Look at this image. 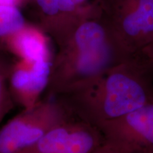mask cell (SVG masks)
<instances>
[{
	"instance_id": "obj_1",
	"label": "cell",
	"mask_w": 153,
	"mask_h": 153,
	"mask_svg": "<svg viewBox=\"0 0 153 153\" xmlns=\"http://www.w3.org/2000/svg\"><path fill=\"white\" fill-rule=\"evenodd\" d=\"M55 97L74 116L99 129L153 101V61L143 49L84 87Z\"/></svg>"
},
{
	"instance_id": "obj_2",
	"label": "cell",
	"mask_w": 153,
	"mask_h": 153,
	"mask_svg": "<svg viewBox=\"0 0 153 153\" xmlns=\"http://www.w3.org/2000/svg\"><path fill=\"white\" fill-rule=\"evenodd\" d=\"M57 45L44 96L59 97L75 91L126 59L101 16L82 22Z\"/></svg>"
},
{
	"instance_id": "obj_3",
	"label": "cell",
	"mask_w": 153,
	"mask_h": 153,
	"mask_svg": "<svg viewBox=\"0 0 153 153\" xmlns=\"http://www.w3.org/2000/svg\"><path fill=\"white\" fill-rule=\"evenodd\" d=\"M101 18L125 58L153 41V0H97Z\"/></svg>"
},
{
	"instance_id": "obj_4",
	"label": "cell",
	"mask_w": 153,
	"mask_h": 153,
	"mask_svg": "<svg viewBox=\"0 0 153 153\" xmlns=\"http://www.w3.org/2000/svg\"><path fill=\"white\" fill-rule=\"evenodd\" d=\"M72 115L58 98L43 96L0 127V153H23Z\"/></svg>"
},
{
	"instance_id": "obj_5",
	"label": "cell",
	"mask_w": 153,
	"mask_h": 153,
	"mask_svg": "<svg viewBox=\"0 0 153 153\" xmlns=\"http://www.w3.org/2000/svg\"><path fill=\"white\" fill-rule=\"evenodd\" d=\"M105 140L100 130L72 115L23 153H91Z\"/></svg>"
},
{
	"instance_id": "obj_6",
	"label": "cell",
	"mask_w": 153,
	"mask_h": 153,
	"mask_svg": "<svg viewBox=\"0 0 153 153\" xmlns=\"http://www.w3.org/2000/svg\"><path fill=\"white\" fill-rule=\"evenodd\" d=\"M105 138L132 153H153V101L99 128Z\"/></svg>"
},
{
	"instance_id": "obj_7",
	"label": "cell",
	"mask_w": 153,
	"mask_h": 153,
	"mask_svg": "<svg viewBox=\"0 0 153 153\" xmlns=\"http://www.w3.org/2000/svg\"><path fill=\"white\" fill-rule=\"evenodd\" d=\"M38 26L57 43L87 19L99 17L101 9L97 0L85 7H76L70 0H36Z\"/></svg>"
},
{
	"instance_id": "obj_8",
	"label": "cell",
	"mask_w": 153,
	"mask_h": 153,
	"mask_svg": "<svg viewBox=\"0 0 153 153\" xmlns=\"http://www.w3.org/2000/svg\"><path fill=\"white\" fill-rule=\"evenodd\" d=\"M53 58L14 59L9 75V89L16 106L28 108L43 98L49 83Z\"/></svg>"
},
{
	"instance_id": "obj_9",
	"label": "cell",
	"mask_w": 153,
	"mask_h": 153,
	"mask_svg": "<svg viewBox=\"0 0 153 153\" xmlns=\"http://www.w3.org/2000/svg\"><path fill=\"white\" fill-rule=\"evenodd\" d=\"M51 38L38 24L26 22L6 40L2 51L16 60L53 58Z\"/></svg>"
},
{
	"instance_id": "obj_10",
	"label": "cell",
	"mask_w": 153,
	"mask_h": 153,
	"mask_svg": "<svg viewBox=\"0 0 153 153\" xmlns=\"http://www.w3.org/2000/svg\"><path fill=\"white\" fill-rule=\"evenodd\" d=\"M13 60L0 50V125L5 116L16 106L9 89V75Z\"/></svg>"
},
{
	"instance_id": "obj_11",
	"label": "cell",
	"mask_w": 153,
	"mask_h": 153,
	"mask_svg": "<svg viewBox=\"0 0 153 153\" xmlns=\"http://www.w3.org/2000/svg\"><path fill=\"white\" fill-rule=\"evenodd\" d=\"M26 22L19 7L0 6V50L2 51L6 40Z\"/></svg>"
},
{
	"instance_id": "obj_12",
	"label": "cell",
	"mask_w": 153,
	"mask_h": 153,
	"mask_svg": "<svg viewBox=\"0 0 153 153\" xmlns=\"http://www.w3.org/2000/svg\"><path fill=\"white\" fill-rule=\"evenodd\" d=\"M91 153H132L121 145L106 139L104 142Z\"/></svg>"
},
{
	"instance_id": "obj_13",
	"label": "cell",
	"mask_w": 153,
	"mask_h": 153,
	"mask_svg": "<svg viewBox=\"0 0 153 153\" xmlns=\"http://www.w3.org/2000/svg\"><path fill=\"white\" fill-rule=\"evenodd\" d=\"M25 0H0V6L2 5H11L19 7L22 4Z\"/></svg>"
},
{
	"instance_id": "obj_14",
	"label": "cell",
	"mask_w": 153,
	"mask_h": 153,
	"mask_svg": "<svg viewBox=\"0 0 153 153\" xmlns=\"http://www.w3.org/2000/svg\"><path fill=\"white\" fill-rule=\"evenodd\" d=\"M145 53H147V55H148L149 57L153 61V41L151 42V43L148 46H147L144 49Z\"/></svg>"
},
{
	"instance_id": "obj_15",
	"label": "cell",
	"mask_w": 153,
	"mask_h": 153,
	"mask_svg": "<svg viewBox=\"0 0 153 153\" xmlns=\"http://www.w3.org/2000/svg\"><path fill=\"white\" fill-rule=\"evenodd\" d=\"M76 7H85L89 4V0H70Z\"/></svg>"
}]
</instances>
